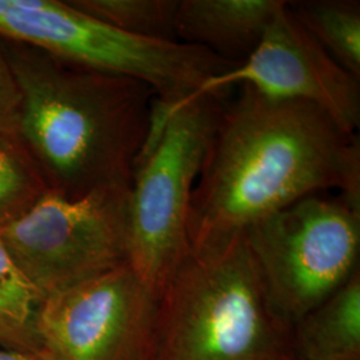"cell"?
I'll list each match as a JSON object with an SVG mask.
<instances>
[{"instance_id": "7a4b0ae2", "label": "cell", "mask_w": 360, "mask_h": 360, "mask_svg": "<svg viewBox=\"0 0 360 360\" xmlns=\"http://www.w3.org/2000/svg\"><path fill=\"white\" fill-rule=\"evenodd\" d=\"M22 92L19 138L49 190L70 199L129 188L155 96L139 80L0 38Z\"/></svg>"}, {"instance_id": "52a82bcc", "label": "cell", "mask_w": 360, "mask_h": 360, "mask_svg": "<svg viewBox=\"0 0 360 360\" xmlns=\"http://www.w3.org/2000/svg\"><path fill=\"white\" fill-rule=\"evenodd\" d=\"M129 195L107 188L70 199L49 190L0 240L44 300L127 263Z\"/></svg>"}, {"instance_id": "e0dca14e", "label": "cell", "mask_w": 360, "mask_h": 360, "mask_svg": "<svg viewBox=\"0 0 360 360\" xmlns=\"http://www.w3.org/2000/svg\"><path fill=\"white\" fill-rule=\"evenodd\" d=\"M0 360H50L41 351H16L0 348Z\"/></svg>"}, {"instance_id": "7c38bea8", "label": "cell", "mask_w": 360, "mask_h": 360, "mask_svg": "<svg viewBox=\"0 0 360 360\" xmlns=\"http://www.w3.org/2000/svg\"><path fill=\"white\" fill-rule=\"evenodd\" d=\"M288 8L333 59L360 79V3L358 0L287 1Z\"/></svg>"}, {"instance_id": "8992f818", "label": "cell", "mask_w": 360, "mask_h": 360, "mask_svg": "<svg viewBox=\"0 0 360 360\" xmlns=\"http://www.w3.org/2000/svg\"><path fill=\"white\" fill-rule=\"evenodd\" d=\"M266 297L291 331L359 270L360 205L311 195L245 231Z\"/></svg>"}, {"instance_id": "30bf717a", "label": "cell", "mask_w": 360, "mask_h": 360, "mask_svg": "<svg viewBox=\"0 0 360 360\" xmlns=\"http://www.w3.org/2000/svg\"><path fill=\"white\" fill-rule=\"evenodd\" d=\"M283 4V0H179L176 40L239 63L257 49Z\"/></svg>"}, {"instance_id": "ba28073f", "label": "cell", "mask_w": 360, "mask_h": 360, "mask_svg": "<svg viewBox=\"0 0 360 360\" xmlns=\"http://www.w3.org/2000/svg\"><path fill=\"white\" fill-rule=\"evenodd\" d=\"M158 300L129 263L47 296L37 316L50 360H154Z\"/></svg>"}, {"instance_id": "8fae6325", "label": "cell", "mask_w": 360, "mask_h": 360, "mask_svg": "<svg viewBox=\"0 0 360 360\" xmlns=\"http://www.w3.org/2000/svg\"><path fill=\"white\" fill-rule=\"evenodd\" d=\"M292 352L303 360H360L359 270L292 327Z\"/></svg>"}, {"instance_id": "9a60e30c", "label": "cell", "mask_w": 360, "mask_h": 360, "mask_svg": "<svg viewBox=\"0 0 360 360\" xmlns=\"http://www.w3.org/2000/svg\"><path fill=\"white\" fill-rule=\"evenodd\" d=\"M82 13L122 32L178 41L175 19L179 0H68Z\"/></svg>"}, {"instance_id": "4fadbf2b", "label": "cell", "mask_w": 360, "mask_h": 360, "mask_svg": "<svg viewBox=\"0 0 360 360\" xmlns=\"http://www.w3.org/2000/svg\"><path fill=\"white\" fill-rule=\"evenodd\" d=\"M43 297L0 240V346L41 351L37 316Z\"/></svg>"}, {"instance_id": "3957f363", "label": "cell", "mask_w": 360, "mask_h": 360, "mask_svg": "<svg viewBox=\"0 0 360 360\" xmlns=\"http://www.w3.org/2000/svg\"><path fill=\"white\" fill-rule=\"evenodd\" d=\"M292 331L266 297L240 233L190 251L158 300L154 360H284Z\"/></svg>"}, {"instance_id": "ac0fdd59", "label": "cell", "mask_w": 360, "mask_h": 360, "mask_svg": "<svg viewBox=\"0 0 360 360\" xmlns=\"http://www.w3.org/2000/svg\"><path fill=\"white\" fill-rule=\"evenodd\" d=\"M284 360H303V359H300V358H296V356H291V358H287V359H284Z\"/></svg>"}, {"instance_id": "5b68a950", "label": "cell", "mask_w": 360, "mask_h": 360, "mask_svg": "<svg viewBox=\"0 0 360 360\" xmlns=\"http://www.w3.org/2000/svg\"><path fill=\"white\" fill-rule=\"evenodd\" d=\"M227 92L179 105L139 155L129 195L127 263L156 300L190 254L193 188L218 126Z\"/></svg>"}, {"instance_id": "6da1fadb", "label": "cell", "mask_w": 360, "mask_h": 360, "mask_svg": "<svg viewBox=\"0 0 360 360\" xmlns=\"http://www.w3.org/2000/svg\"><path fill=\"white\" fill-rule=\"evenodd\" d=\"M330 190L360 205L359 136L314 104L240 87L224 101L193 188L190 251L227 243L260 219Z\"/></svg>"}, {"instance_id": "277c9868", "label": "cell", "mask_w": 360, "mask_h": 360, "mask_svg": "<svg viewBox=\"0 0 360 360\" xmlns=\"http://www.w3.org/2000/svg\"><path fill=\"white\" fill-rule=\"evenodd\" d=\"M0 38L139 80L154 92L162 117L193 98L210 77L236 65L202 47L122 32L59 0H0Z\"/></svg>"}, {"instance_id": "2e32d148", "label": "cell", "mask_w": 360, "mask_h": 360, "mask_svg": "<svg viewBox=\"0 0 360 360\" xmlns=\"http://www.w3.org/2000/svg\"><path fill=\"white\" fill-rule=\"evenodd\" d=\"M22 92L7 55L0 46V134L19 136Z\"/></svg>"}, {"instance_id": "5bb4252c", "label": "cell", "mask_w": 360, "mask_h": 360, "mask_svg": "<svg viewBox=\"0 0 360 360\" xmlns=\"http://www.w3.org/2000/svg\"><path fill=\"white\" fill-rule=\"evenodd\" d=\"M49 191L35 159L19 136L0 134V232Z\"/></svg>"}, {"instance_id": "9c48e42d", "label": "cell", "mask_w": 360, "mask_h": 360, "mask_svg": "<svg viewBox=\"0 0 360 360\" xmlns=\"http://www.w3.org/2000/svg\"><path fill=\"white\" fill-rule=\"evenodd\" d=\"M236 86L271 99L314 104L340 129L355 135L359 129L360 79L334 60L309 35L290 11L287 1L257 49L230 70L210 77L193 98L227 92Z\"/></svg>"}]
</instances>
